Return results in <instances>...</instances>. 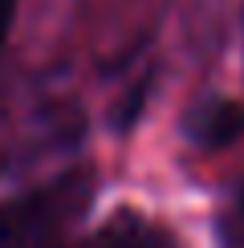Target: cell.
I'll return each instance as SVG.
<instances>
[{
	"mask_svg": "<svg viewBox=\"0 0 244 248\" xmlns=\"http://www.w3.org/2000/svg\"><path fill=\"white\" fill-rule=\"evenodd\" d=\"M90 248H179L171 240L163 228H155L151 220H138V216H118V220H110L106 228L94 236V244Z\"/></svg>",
	"mask_w": 244,
	"mask_h": 248,
	"instance_id": "3",
	"label": "cell"
},
{
	"mask_svg": "<svg viewBox=\"0 0 244 248\" xmlns=\"http://www.w3.org/2000/svg\"><path fill=\"white\" fill-rule=\"evenodd\" d=\"M13 13H16V0H0V45H4L8 29H13Z\"/></svg>",
	"mask_w": 244,
	"mask_h": 248,
	"instance_id": "4",
	"label": "cell"
},
{
	"mask_svg": "<svg viewBox=\"0 0 244 248\" xmlns=\"http://www.w3.org/2000/svg\"><path fill=\"white\" fill-rule=\"evenodd\" d=\"M244 130V106L232 98H208V102H196V106L183 114V139L191 147H203V151H220L228 147L232 139H240Z\"/></svg>",
	"mask_w": 244,
	"mask_h": 248,
	"instance_id": "2",
	"label": "cell"
},
{
	"mask_svg": "<svg viewBox=\"0 0 244 248\" xmlns=\"http://www.w3.org/2000/svg\"><path fill=\"white\" fill-rule=\"evenodd\" d=\"M94 200V179L69 171L0 203V248H61Z\"/></svg>",
	"mask_w": 244,
	"mask_h": 248,
	"instance_id": "1",
	"label": "cell"
}]
</instances>
